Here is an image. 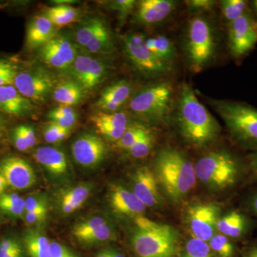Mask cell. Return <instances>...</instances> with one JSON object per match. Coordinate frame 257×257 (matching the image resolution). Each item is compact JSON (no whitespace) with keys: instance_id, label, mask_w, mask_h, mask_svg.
Masks as SVG:
<instances>
[{"instance_id":"obj_3","label":"cell","mask_w":257,"mask_h":257,"mask_svg":"<svg viewBox=\"0 0 257 257\" xmlns=\"http://www.w3.org/2000/svg\"><path fill=\"white\" fill-rule=\"evenodd\" d=\"M137 230L132 239L138 257H175L178 234L170 225L159 224L143 216L136 219Z\"/></svg>"},{"instance_id":"obj_17","label":"cell","mask_w":257,"mask_h":257,"mask_svg":"<svg viewBox=\"0 0 257 257\" xmlns=\"http://www.w3.org/2000/svg\"><path fill=\"white\" fill-rule=\"evenodd\" d=\"M176 3L172 0H143L138 5L136 20L144 25L160 23L175 10Z\"/></svg>"},{"instance_id":"obj_19","label":"cell","mask_w":257,"mask_h":257,"mask_svg":"<svg viewBox=\"0 0 257 257\" xmlns=\"http://www.w3.org/2000/svg\"><path fill=\"white\" fill-rule=\"evenodd\" d=\"M55 25L45 15H37L29 23L26 32V46L41 48L56 36Z\"/></svg>"},{"instance_id":"obj_43","label":"cell","mask_w":257,"mask_h":257,"mask_svg":"<svg viewBox=\"0 0 257 257\" xmlns=\"http://www.w3.org/2000/svg\"><path fill=\"white\" fill-rule=\"evenodd\" d=\"M23 249L24 246L15 238L5 237L0 241V257H9Z\"/></svg>"},{"instance_id":"obj_15","label":"cell","mask_w":257,"mask_h":257,"mask_svg":"<svg viewBox=\"0 0 257 257\" xmlns=\"http://www.w3.org/2000/svg\"><path fill=\"white\" fill-rule=\"evenodd\" d=\"M133 192L146 207H155L160 203L156 176L147 167L139 169L134 176Z\"/></svg>"},{"instance_id":"obj_31","label":"cell","mask_w":257,"mask_h":257,"mask_svg":"<svg viewBox=\"0 0 257 257\" xmlns=\"http://www.w3.org/2000/svg\"><path fill=\"white\" fill-rule=\"evenodd\" d=\"M25 200L18 194H3L0 197V209L8 215L20 217L25 211Z\"/></svg>"},{"instance_id":"obj_59","label":"cell","mask_w":257,"mask_h":257,"mask_svg":"<svg viewBox=\"0 0 257 257\" xmlns=\"http://www.w3.org/2000/svg\"><path fill=\"white\" fill-rule=\"evenodd\" d=\"M1 125H0V136H1Z\"/></svg>"},{"instance_id":"obj_38","label":"cell","mask_w":257,"mask_h":257,"mask_svg":"<svg viewBox=\"0 0 257 257\" xmlns=\"http://www.w3.org/2000/svg\"><path fill=\"white\" fill-rule=\"evenodd\" d=\"M107 224V221L102 217H93L89 220L82 221L74 226L72 230V234L77 241H79L83 238L88 236L96 229L102 226L103 225Z\"/></svg>"},{"instance_id":"obj_11","label":"cell","mask_w":257,"mask_h":257,"mask_svg":"<svg viewBox=\"0 0 257 257\" xmlns=\"http://www.w3.org/2000/svg\"><path fill=\"white\" fill-rule=\"evenodd\" d=\"M220 209L215 204H197L191 206L186 221L193 237L209 241L214 235Z\"/></svg>"},{"instance_id":"obj_2","label":"cell","mask_w":257,"mask_h":257,"mask_svg":"<svg viewBox=\"0 0 257 257\" xmlns=\"http://www.w3.org/2000/svg\"><path fill=\"white\" fill-rule=\"evenodd\" d=\"M155 176L172 200H180L195 186V170L192 162L175 149H164L155 160Z\"/></svg>"},{"instance_id":"obj_35","label":"cell","mask_w":257,"mask_h":257,"mask_svg":"<svg viewBox=\"0 0 257 257\" xmlns=\"http://www.w3.org/2000/svg\"><path fill=\"white\" fill-rule=\"evenodd\" d=\"M180 257H215L207 241L192 237L189 239Z\"/></svg>"},{"instance_id":"obj_57","label":"cell","mask_w":257,"mask_h":257,"mask_svg":"<svg viewBox=\"0 0 257 257\" xmlns=\"http://www.w3.org/2000/svg\"><path fill=\"white\" fill-rule=\"evenodd\" d=\"M251 165H252L253 170L257 174V153L253 157L252 162H251Z\"/></svg>"},{"instance_id":"obj_18","label":"cell","mask_w":257,"mask_h":257,"mask_svg":"<svg viewBox=\"0 0 257 257\" xmlns=\"http://www.w3.org/2000/svg\"><path fill=\"white\" fill-rule=\"evenodd\" d=\"M109 201L113 210L124 215H140L146 210V206L133 192L121 186L111 188Z\"/></svg>"},{"instance_id":"obj_47","label":"cell","mask_w":257,"mask_h":257,"mask_svg":"<svg viewBox=\"0 0 257 257\" xmlns=\"http://www.w3.org/2000/svg\"><path fill=\"white\" fill-rule=\"evenodd\" d=\"M64 128L53 121H51L44 130V138L47 143L54 144L60 143V132Z\"/></svg>"},{"instance_id":"obj_1","label":"cell","mask_w":257,"mask_h":257,"mask_svg":"<svg viewBox=\"0 0 257 257\" xmlns=\"http://www.w3.org/2000/svg\"><path fill=\"white\" fill-rule=\"evenodd\" d=\"M177 119L182 137L193 146L206 147L219 138V123L199 101L189 84H184L181 88Z\"/></svg>"},{"instance_id":"obj_41","label":"cell","mask_w":257,"mask_h":257,"mask_svg":"<svg viewBox=\"0 0 257 257\" xmlns=\"http://www.w3.org/2000/svg\"><path fill=\"white\" fill-rule=\"evenodd\" d=\"M18 72V67L13 61L0 58V87L13 85Z\"/></svg>"},{"instance_id":"obj_26","label":"cell","mask_w":257,"mask_h":257,"mask_svg":"<svg viewBox=\"0 0 257 257\" xmlns=\"http://www.w3.org/2000/svg\"><path fill=\"white\" fill-rule=\"evenodd\" d=\"M146 45L149 50L159 60L170 64L175 60L176 51L172 42L163 35L146 38Z\"/></svg>"},{"instance_id":"obj_56","label":"cell","mask_w":257,"mask_h":257,"mask_svg":"<svg viewBox=\"0 0 257 257\" xmlns=\"http://www.w3.org/2000/svg\"><path fill=\"white\" fill-rule=\"evenodd\" d=\"M96 257H110L109 248L101 250V251L96 254Z\"/></svg>"},{"instance_id":"obj_32","label":"cell","mask_w":257,"mask_h":257,"mask_svg":"<svg viewBox=\"0 0 257 257\" xmlns=\"http://www.w3.org/2000/svg\"><path fill=\"white\" fill-rule=\"evenodd\" d=\"M220 5L223 16L229 24L248 12V3L244 0H223Z\"/></svg>"},{"instance_id":"obj_48","label":"cell","mask_w":257,"mask_h":257,"mask_svg":"<svg viewBox=\"0 0 257 257\" xmlns=\"http://www.w3.org/2000/svg\"><path fill=\"white\" fill-rule=\"evenodd\" d=\"M50 257H79L74 251L69 249L68 247L57 242L51 241L50 242Z\"/></svg>"},{"instance_id":"obj_13","label":"cell","mask_w":257,"mask_h":257,"mask_svg":"<svg viewBox=\"0 0 257 257\" xmlns=\"http://www.w3.org/2000/svg\"><path fill=\"white\" fill-rule=\"evenodd\" d=\"M74 160L85 167H94L104 160L106 147L99 137L93 134H84L79 136L72 145Z\"/></svg>"},{"instance_id":"obj_58","label":"cell","mask_w":257,"mask_h":257,"mask_svg":"<svg viewBox=\"0 0 257 257\" xmlns=\"http://www.w3.org/2000/svg\"><path fill=\"white\" fill-rule=\"evenodd\" d=\"M253 8H254L255 11H256L257 14V0L253 2Z\"/></svg>"},{"instance_id":"obj_16","label":"cell","mask_w":257,"mask_h":257,"mask_svg":"<svg viewBox=\"0 0 257 257\" xmlns=\"http://www.w3.org/2000/svg\"><path fill=\"white\" fill-rule=\"evenodd\" d=\"M33 111V104L20 94L14 85L0 87V111L10 116L22 117Z\"/></svg>"},{"instance_id":"obj_45","label":"cell","mask_w":257,"mask_h":257,"mask_svg":"<svg viewBox=\"0 0 257 257\" xmlns=\"http://www.w3.org/2000/svg\"><path fill=\"white\" fill-rule=\"evenodd\" d=\"M25 200V212L47 211V204L44 198L30 196Z\"/></svg>"},{"instance_id":"obj_37","label":"cell","mask_w":257,"mask_h":257,"mask_svg":"<svg viewBox=\"0 0 257 257\" xmlns=\"http://www.w3.org/2000/svg\"><path fill=\"white\" fill-rule=\"evenodd\" d=\"M211 249L218 257H232L234 246L229 238L221 234H214L208 241Z\"/></svg>"},{"instance_id":"obj_52","label":"cell","mask_w":257,"mask_h":257,"mask_svg":"<svg viewBox=\"0 0 257 257\" xmlns=\"http://www.w3.org/2000/svg\"><path fill=\"white\" fill-rule=\"evenodd\" d=\"M249 207L253 214L257 216V192L250 199Z\"/></svg>"},{"instance_id":"obj_21","label":"cell","mask_w":257,"mask_h":257,"mask_svg":"<svg viewBox=\"0 0 257 257\" xmlns=\"http://www.w3.org/2000/svg\"><path fill=\"white\" fill-rule=\"evenodd\" d=\"M35 158L50 174L55 176L64 175L67 171V162L63 152L50 147L37 149Z\"/></svg>"},{"instance_id":"obj_51","label":"cell","mask_w":257,"mask_h":257,"mask_svg":"<svg viewBox=\"0 0 257 257\" xmlns=\"http://www.w3.org/2000/svg\"><path fill=\"white\" fill-rule=\"evenodd\" d=\"M19 126L21 128L22 133H23L30 149L35 147L37 144V138L36 133H35L34 128L30 125L27 124L19 125Z\"/></svg>"},{"instance_id":"obj_25","label":"cell","mask_w":257,"mask_h":257,"mask_svg":"<svg viewBox=\"0 0 257 257\" xmlns=\"http://www.w3.org/2000/svg\"><path fill=\"white\" fill-rule=\"evenodd\" d=\"M82 96L83 88L74 81L61 82L53 91L54 99L62 106L75 105L82 100Z\"/></svg>"},{"instance_id":"obj_49","label":"cell","mask_w":257,"mask_h":257,"mask_svg":"<svg viewBox=\"0 0 257 257\" xmlns=\"http://www.w3.org/2000/svg\"><path fill=\"white\" fill-rule=\"evenodd\" d=\"M13 141L19 151L26 152L30 149L20 126H16L13 130Z\"/></svg>"},{"instance_id":"obj_33","label":"cell","mask_w":257,"mask_h":257,"mask_svg":"<svg viewBox=\"0 0 257 257\" xmlns=\"http://www.w3.org/2000/svg\"><path fill=\"white\" fill-rule=\"evenodd\" d=\"M103 23L99 18H91L84 22L76 32L75 39L78 45L85 48Z\"/></svg>"},{"instance_id":"obj_14","label":"cell","mask_w":257,"mask_h":257,"mask_svg":"<svg viewBox=\"0 0 257 257\" xmlns=\"http://www.w3.org/2000/svg\"><path fill=\"white\" fill-rule=\"evenodd\" d=\"M40 57L45 63L56 69L68 68L77 57V50L68 39L55 36L40 48Z\"/></svg>"},{"instance_id":"obj_46","label":"cell","mask_w":257,"mask_h":257,"mask_svg":"<svg viewBox=\"0 0 257 257\" xmlns=\"http://www.w3.org/2000/svg\"><path fill=\"white\" fill-rule=\"evenodd\" d=\"M186 3L189 11L194 13L209 11L212 10L216 5V2L213 0H190Z\"/></svg>"},{"instance_id":"obj_53","label":"cell","mask_w":257,"mask_h":257,"mask_svg":"<svg viewBox=\"0 0 257 257\" xmlns=\"http://www.w3.org/2000/svg\"><path fill=\"white\" fill-rule=\"evenodd\" d=\"M8 186V184L7 182L6 179L0 174V194L4 192L5 189L7 188Z\"/></svg>"},{"instance_id":"obj_4","label":"cell","mask_w":257,"mask_h":257,"mask_svg":"<svg viewBox=\"0 0 257 257\" xmlns=\"http://www.w3.org/2000/svg\"><path fill=\"white\" fill-rule=\"evenodd\" d=\"M215 32L210 22L202 16L189 22L186 32L184 51L189 67L200 72L211 63L216 52Z\"/></svg>"},{"instance_id":"obj_55","label":"cell","mask_w":257,"mask_h":257,"mask_svg":"<svg viewBox=\"0 0 257 257\" xmlns=\"http://www.w3.org/2000/svg\"><path fill=\"white\" fill-rule=\"evenodd\" d=\"M110 257H126L124 253H121L119 250L114 249V248H109Z\"/></svg>"},{"instance_id":"obj_23","label":"cell","mask_w":257,"mask_h":257,"mask_svg":"<svg viewBox=\"0 0 257 257\" xmlns=\"http://www.w3.org/2000/svg\"><path fill=\"white\" fill-rule=\"evenodd\" d=\"M248 221L244 216L239 211H232L219 218L216 223V229L228 238H237L242 236L247 229Z\"/></svg>"},{"instance_id":"obj_10","label":"cell","mask_w":257,"mask_h":257,"mask_svg":"<svg viewBox=\"0 0 257 257\" xmlns=\"http://www.w3.org/2000/svg\"><path fill=\"white\" fill-rule=\"evenodd\" d=\"M14 86L22 95L30 101L46 100L55 88V81L52 75L42 69L18 72Z\"/></svg>"},{"instance_id":"obj_27","label":"cell","mask_w":257,"mask_h":257,"mask_svg":"<svg viewBox=\"0 0 257 257\" xmlns=\"http://www.w3.org/2000/svg\"><path fill=\"white\" fill-rule=\"evenodd\" d=\"M85 50L92 54L108 53L112 51V39L110 32L104 23L96 32L89 45L85 47Z\"/></svg>"},{"instance_id":"obj_22","label":"cell","mask_w":257,"mask_h":257,"mask_svg":"<svg viewBox=\"0 0 257 257\" xmlns=\"http://www.w3.org/2000/svg\"><path fill=\"white\" fill-rule=\"evenodd\" d=\"M90 192V187L86 184L62 191L58 197L61 211L66 214L77 211L87 200Z\"/></svg>"},{"instance_id":"obj_8","label":"cell","mask_w":257,"mask_h":257,"mask_svg":"<svg viewBox=\"0 0 257 257\" xmlns=\"http://www.w3.org/2000/svg\"><path fill=\"white\" fill-rule=\"evenodd\" d=\"M125 52L132 64L147 76L156 77L170 70V64L157 58L146 45L141 33H130L122 37Z\"/></svg>"},{"instance_id":"obj_9","label":"cell","mask_w":257,"mask_h":257,"mask_svg":"<svg viewBox=\"0 0 257 257\" xmlns=\"http://www.w3.org/2000/svg\"><path fill=\"white\" fill-rule=\"evenodd\" d=\"M257 42V29L249 13L229 24L228 47L231 55L241 58L248 55Z\"/></svg>"},{"instance_id":"obj_12","label":"cell","mask_w":257,"mask_h":257,"mask_svg":"<svg viewBox=\"0 0 257 257\" xmlns=\"http://www.w3.org/2000/svg\"><path fill=\"white\" fill-rule=\"evenodd\" d=\"M0 174L8 185L15 189H26L36 182V175L27 161L16 156L5 157L0 161Z\"/></svg>"},{"instance_id":"obj_7","label":"cell","mask_w":257,"mask_h":257,"mask_svg":"<svg viewBox=\"0 0 257 257\" xmlns=\"http://www.w3.org/2000/svg\"><path fill=\"white\" fill-rule=\"evenodd\" d=\"M173 89L167 82H160L144 88L130 103L135 114L154 123L165 121L170 112Z\"/></svg>"},{"instance_id":"obj_24","label":"cell","mask_w":257,"mask_h":257,"mask_svg":"<svg viewBox=\"0 0 257 257\" xmlns=\"http://www.w3.org/2000/svg\"><path fill=\"white\" fill-rule=\"evenodd\" d=\"M23 246L29 257H50V241L40 231H26L24 235Z\"/></svg>"},{"instance_id":"obj_34","label":"cell","mask_w":257,"mask_h":257,"mask_svg":"<svg viewBox=\"0 0 257 257\" xmlns=\"http://www.w3.org/2000/svg\"><path fill=\"white\" fill-rule=\"evenodd\" d=\"M48 117L51 121L69 130L75 124L77 119V114L70 106L62 105L50 111Z\"/></svg>"},{"instance_id":"obj_29","label":"cell","mask_w":257,"mask_h":257,"mask_svg":"<svg viewBox=\"0 0 257 257\" xmlns=\"http://www.w3.org/2000/svg\"><path fill=\"white\" fill-rule=\"evenodd\" d=\"M106 72L107 65L101 60L92 58L85 77L80 84L81 87L83 89L91 90L102 81Z\"/></svg>"},{"instance_id":"obj_5","label":"cell","mask_w":257,"mask_h":257,"mask_svg":"<svg viewBox=\"0 0 257 257\" xmlns=\"http://www.w3.org/2000/svg\"><path fill=\"white\" fill-rule=\"evenodd\" d=\"M232 138L244 145H257V109L238 101H212Z\"/></svg>"},{"instance_id":"obj_30","label":"cell","mask_w":257,"mask_h":257,"mask_svg":"<svg viewBox=\"0 0 257 257\" xmlns=\"http://www.w3.org/2000/svg\"><path fill=\"white\" fill-rule=\"evenodd\" d=\"M91 120L96 127L109 126L114 128H126L128 117L123 112H99L91 116Z\"/></svg>"},{"instance_id":"obj_39","label":"cell","mask_w":257,"mask_h":257,"mask_svg":"<svg viewBox=\"0 0 257 257\" xmlns=\"http://www.w3.org/2000/svg\"><path fill=\"white\" fill-rule=\"evenodd\" d=\"M114 230L107 223L96 229L92 234L83 238L79 242L85 245V246H92V245L98 244V243L111 241V240L114 239Z\"/></svg>"},{"instance_id":"obj_50","label":"cell","mask_w":257,"mask_h":257,"mask_svg":"<svg viewBox=\"0 0 257 257\" xmlns=\"http://www.w3.org/2000/svg\"><path fill=\"white\" fill-rule=\"evenodd\" d=\"M47 211H28L25 212V221L28 224H36L42 223L46 219Z\"/></svg>"},{"instance_id":"obj_40","label":"cell","mask_w":257,"mask_h":257,"mask_svg":"<svg viewBox=\"0 0 257 257\" xmlns=\"http://www.w3.org/2000/svg\"><path fill=\"white\" fill-rule=\"evenodd\" d=\"M154 137L149 128L138 141L128 150L132 156L137 159L146 157L153 147Z\"/></svg>"},{"instance_id":"obj_36","label":"cell","mask_w":257,"mask_h":257,"mask_svg":"<svg viewBox=\"0 0 257 257\" xmlns=\"http://www.w3.org/2000/svg\"><path fill=\"white\" fill-rule=\"evenodd\" d=\"M147 127L139 123L128 124L126 131L116 142V146L122 150H130L147 130Z\"/></svg>"},{"instance_id":"obj_60","label":"cell","mask_w":257,"mask_h":257,"mask_svg":"<svg viewBox=\"0 0 257 257\" xmlns=\"http://www.w3.org/2000/svg\"><path fill=\"white\" fill-rule=\"evenodd\" d=\"M255 25H256V28L257 29V22H256V23H255Z\"/></svg>"},{"instance_id":"obj_20","label":"cell","mask_w":257,"mask_h":257,"mask_svg":"<svg viewBox=\"0 0 257 257\" xmlns=\"http://www.w3.org/2000/svg\"><path fill=\"white\" fill-rule=\"evenodd\" d=\"M130 93L131 87L130 84L125 80L118 81L101 92L98 105L104 110L115 112L127 100Z\"/></svg>"},{"instance_id":"obj_6","label":"cell","mask_w":257,"mask_h":257,"mask_svg":"<svg viewBox=\"0 0 257 257\" xmlns=\"http://www.w3.org/2000/svg\"><path fill=\"white\" fill-rule=\"evenodd\" d=\"M196 177L203 184L214 189L234 185L239 175V165L229 152H210L201 157L194 166Z\"/></svg>"},{"instance_id":"obj_28","label":"cell","mask_w":257,"mask_h":257,"mask_svg":"<svg viewBox=\"0 0 257 257\" xmlns=\"http://www.w3.org/2000/svg\"><path fill=\"white\" fill-rule=\"evenodd\" d=\"M78 15V11L75 8L68 5H58L49 8L45 16L55 26L62 27L73 23Z\"/></svg>"},{"instance_id":"obj_44","label":"cell","mask_w":257,"mask_h":257,"mask_svg":"<svg viewBox=\"0 0 257 257\" xmlns=\"http://www.w3.org/2000/svg\"><path fill=\"white\" fill-rule=\"evenodd\" d=\"M136 5L135 0H116L111 3V7L119 15V20L124 21Z\"/></svg>"},{"instance_id":"obj_42","label":"cell","mask_w":257,"mask_h":257,"mask_svg":"<svg viewBox=\"0 0 257 257\" xmlns=\"http://www.w3.org/2000/svg\"><path fill=\"white\" fill-rule=\"evenodd\" d=\"M92 57L87 55H77L74 63L72 64V72L76 81L79 84L82 83L83 79L85 77L87 69Z\"/></svg>"},{"instance_id":"obj_54","label":"cell","mask_w":257,"mask_h":257,"mask_svg":"<svg viewBox=\"0 0 257 257\" xmlns=\"http://www.w3.org/2000/svg\"><path fill=\"white\" fill-rule=\"evenodd\" d=\"M242 257H257V246L249 248L244 253Z\"/></svg>"}]
</instances>
